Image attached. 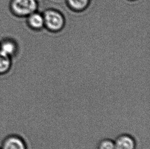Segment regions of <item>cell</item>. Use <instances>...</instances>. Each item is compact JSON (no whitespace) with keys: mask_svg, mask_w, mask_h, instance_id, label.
I'll return each instance as SVG.
<instances>
[{"mask_svg":"<svg viewBox=\"0 0 150 149\" xmlns=\"http://www.w3.org/2000/svg\"><path fill=\"white\" fill-rule=\"evenodd\" d=\"M10 9L15 16L27 18L37 11L38 3L37 0H11Z\"/></svg>","mask_w":150,"mask_h":149,"instance_id":"obj_1","label":"cell"},{"mask_svg":"<svg viewBox=\"0 0 150 149\" xmlns=\"http://www.w3.org/2000/svg\"><path fill=\"white\" fill-rule=\"evenodd\" d=\"M43 15L45 27L51 32H59L65 26V18L59 11L49 9L45 10Z\"/></svg>","mask_w":150,"mask_h":149,"instance_id":"obj_2","label":"cell"},{"mask_svg":"<svg viewBox=\"0 0 150 149\" xmlns=\"http://www.w3.org/2000/svg\"><path fill=\"white\" fill-rule=\"evenodd\" d=\"M0 148L1 149H28L25 139L17 134L7 135L3 140Z\"/></svg>","mask_w":150,"mask_h":149,"instance_id":"obj_3","label":"cell"},{"mask_svg":"<svg viewBox=\"0 0 150 149\" xmlns=\"http://www.w3.org/2000/svg\"><path fill=\"white\" fill-rule=\"evenodd\" d=\"M18 46L16 41L10 38H6L0 41V53L12 58L18 52Z\"/></svg>","mask_w":150,"mask_h":149,"instance_id":"obj_4","label":"cell"},{"mask_svg":"<svg viewBox=\"0 0 150 149\" xmlns=\"http://www.w3.org/2000/svg\"><path fill=\"white\" fill-rule=\"evenodd\" d=\"M114 141L115 149H135L136 143L132 136L124 134L118 136Z\"/></svg>","mask_w":150,"mask_h":149,"instance_id":"obj_5","label":"cell"},{"mask_svg":"<svg viewBox=\"0 0 150 149\" xmlns=\"http://www.w3.org/2000/svg\"><path fill=\"white\" fill-rule=\"evenodd\" d=\"M26 19L27 24L33 30H41L45 27L43 14L38 11L30 14Z\"/></svg>","mask_w":150,"mask_h":149,"instance_id":"obj_6","label":"cell"},{"mask_svg":"<svg viewBox=\"0 0 150 149\" xmlns=\"http://www.w3.org/2000/svg\"><path fill=\"white\" fill-rule=\"evenodd\" d=\"M68 5L75 11H81L89 6L91 0H66Z\"/></svg>","mask_w":150,"mask_h":149,"instance_id":"obj_7","label":"cell"},{"mask_svg":"<svg viewBox=\"0 0 150 149\" xmlns=\"http://www.w3.org/2000/svg\"><path fill=\"white\" fill-rule=\"evenodd\" d=\"M12 65V58L0 53V75L5 74L10 71Z\"/></svg>","mask_w":150,"mask_h":149,"instance_id":"obj_8","label":"cell"},{"mask_svg":"<svg viewBox=\"0 0 150 149\" xmlns=\"http://www.w3.org/2000/svg\"><path fill=\"white\" fill-rule=\"evenodd\" d=\"M98 149H115L114 141L109 138L102 139L98 144Z\"/></svg>","mask_w":150,"mask_h":149,"instance_id":"obj_9","label":"cell"},{"mask_svg":"<svg viewBox=\"0 0 150 149\" xmlns=\"http://www.w3.org/2000/svg\"><path fill=\"white\" fill-rule=\"evenodd\" d=\"M131 1H134V0H131Z\"/></svg>","mask_w":150,"mask_h":149,"instance_id":"obj_10","label":"cell"},{"mask_svg":"<svg viewBox=\"0 0 150 149\" xmlns=\"http://www.w3.org/2000/svg\"><path fill=\"white\" fill-rule=\"evenodd\" d=\"M0 149H1V148H0Z\"/></svg>","mask_w":150,"mask_h":149,"instance_id":"obj_11","label":"cell"}]
</instances>
